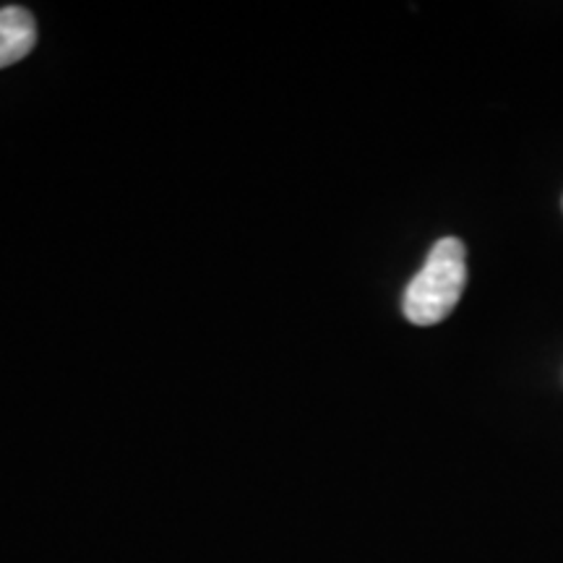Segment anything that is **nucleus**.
Instances as JSON below:
<instances>
[{
	"label": "nucleus",
	"instance_id": "obj_2",
	"mask_svg": "<svg viewBox=\"0 0 563 563\" xmlns=\"http://www.w3.org/2000/svg\"><path fill=\"white\" fill-rule=\"evenodd\" d=\"M37 45V24L26 9L9 5L0 9V68L13 66Z\"/></svg>",
	"mask_w": 563,
	"mask_h": 563
},
{
	"label": "nucleus",
	"instance_id": "obj_1",
	"mask_svg": "<svg viewBox=\"0 0 563 563\" xmlns=\"http://www.w3.org/2000/svg\"><path fill=\"white\" fill-rule=\"evenodd\" d=\"M467 285V253L456 238H441L428 253L422 269L407 285L402 298L405 319L415 327L441 323L460 302Z\"/></svg>",
	"mask_w": 563,
	"mask_h": 563
}]
</instances>
